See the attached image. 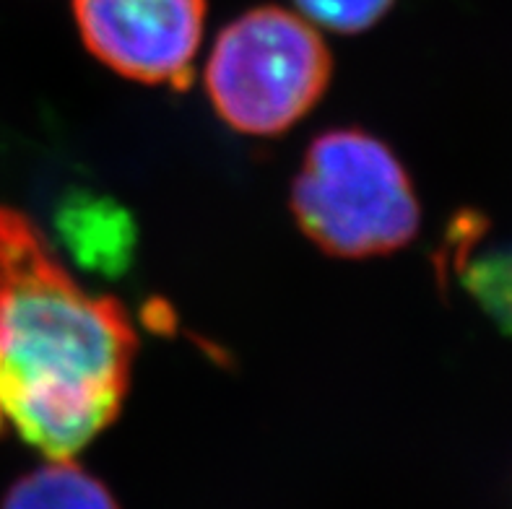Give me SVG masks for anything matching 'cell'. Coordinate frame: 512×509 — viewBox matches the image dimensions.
<instances>
[{
  "instance_id": "cell-1",
  "label": "cell",
  "mask_w": 512,
  "mask_h": 509,
  "mask_svg": "<svg viewBox=\"0 0 512 509\" xmlns=\"http://www.w3.org/2000/svg\"><path fill=\"white\" fill-rule=\"evenodd\" d=\"M138 351L117 299L91 297L24 213L0 208V413L50 460L123 408Z\"/></svg>"
},
{
  "instance_id": "cell-2",
  "label": "cell",
  "mask_w": 512,
  "mask_h": 509,
  "mask_svg": "<svg viewBox=\"0 0 512 509\" xmlns=\"http://www.w3.org/2000/svg\"><path fill=\"white\" fill-rule=\"evenodd\" d=\"M299 229L336 258H375L419 232V200L398 156L359 128L328 130L307 149L292 187Z\"/></svg>"
},
{
  "instance_id": "cell-3",
  "label": "cell",
  "mask_w": 512,
  "mask_h": 509,
  "mask_svg": "<svg viewBox=\"0 0 512 509\" xmlns=\"http://www.w3.org/2000/svg\"><path fill=\"white\" fill-rule=\"evenodd\" d=\"M331 73L328 45L305 16L260 6L216 37L206 91L229 128L279 136L320 102Z\"/></svg>"
},
{
  "instance_id": "cell-4",
  "label": "cell",
  "mask_w": 512,
  "mask_h": 509,
  "mask_svg": "<svg viewBox=\"0 0 512 509\" xmlns=\"http://www.w3.org/2000/svg\"><path fill=\"white\" fill-rule=\"evenodd\" d=\"M94 58L120 76L188 89L201 47L206 0H73Z\"/></svg>"
},
{
  "instance_id": "cell-5",
  "label": "cell",
  "mask_w": 512,
  "mask_h": 509,
  "mask_svg": "<svg viewBox=\"0 0 512 509\" xmlns=\"http://www.w3.org/2000/svg\"><path fill=\"white\" fill-rule=\"evenodd\" d=\"M63 247L78 265L102 276H120L136 250V226L130 213L102 195L76 193L58 211Z\"/></svg>"
},
{
  "instance_id": "cell-6",
  "label": "cell",
  "mask_w": 512,
  "mask_h": 509,
  "mask_svg": "<svg viewBox=\"0 0 512 509\" xmlns=\"http://www.w3.org/2000/svg\"><path fill=\"white\" fill-rule=\"evenodd\" d=\"M0 509H117V502L97 476L65 458L21 476Z\"/></svg>"
},
{
  "instance_id": "cell-7",
  "label": "cell",
  "mask_w": 512,
  "mask_h": 509,
  "mask_svg": "<svg viewBox=\"0 0 512 509\" xmlns=\"http://www.w3.org/2000/svg\"><path fill=\"white\" fill-rule=\"evenodd\" d=\"M463 289L476 299L481 312L512 336V242L481 250L461 263Z\"/></svg>"
},
{
  "instance_id": "cell-8",
  "label": "cell",
  "mask_w": 512,
  "mask_h": 509,
  "mask_svg": "<svg viewBox=\"0 0 512 509\" xmlns=\"http://www.w3.org/2000/svg\"><path fill=\"white\" fill-rule=\"evenodd\" d=\"M294 3L307 21L344 34L370 29L393 6V0H294Z\"/></svg>"
},
{
  "instance_id": "cell-9",
  "label": "cell",
  "mask_w": 512,
  "mask_h": 509,
  "mask_svg": "<svg viewBox=\"0 0 512 509\" xmlns=\"http://www.w3.org/2000/svg\"><path fill=\"white\" fill-rule=\"evenodd\" d=\"M3 421H6V419H3V413H0V429H3Z\"/></svg>"
}]
</instances>
